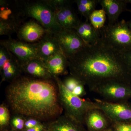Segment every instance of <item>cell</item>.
I'll return each instance as SVG.
<instances>
[{
    "label": "cell",
    "mask_w": 131,
    "mask_h": 131,
    "mask_svg": "<svg viewBox=\"0 0 131 131\" xmlns=\"http://www.w3.org/2000/svg\"><path fill=\"white\" fill-rule=\"evenodd\" d=\"M127 26H128L129 29L131 31V19L129 21H127Z\"/></svg>",
    "instance_id": "cell-32"
},
{
    "label": "cell",
    "mask_w": 131,
    "mask_h": 131,
    "mask_svg": "<svg viewBox=\"0 0 131 131\" xmlns=\"http://www.w3.org/2000/svg\"><path fill=\"white\" fill-rule=\"evenodd\" d=\"M42 123L41 121L36 118L32 117H26L24 130L35 127Z\"/></svg>",
    "instance_id": "cell-28"
},
{
    "label": "cell",
    "mask_w": 131,
    "mask_h": 131,
    "mask_svg": "<svg viewBox=\"0 0 131 131\" xmlns=\"http://www.w3.org/2000/svg\"><path fill=\"white\" fill-rule=\"evenodd\" d=\"M47 127V125L44 123H42L35 127L24 130V131H46Z\"/></svg>",
    "instance_id": "cell-31"
},
{
    "label": "cell",
    "mask_w": 131,
    "mask_h": 131,
    "mask_svg": "<svg viewBox=\"0 0 131 131\" xmlns=\"http://www.w3.org/2000/svg\"><path fill=\"white\" fill-rule=\"evenodd\" d=\"M12 53L6 47H0V70L2 69L5 63L10 59Z\"/></svg>",
    "instance_id": "cell-27"
},
{
    "label": "cell",
    "mask_w": 131,
    "mask_h": 131,
    "mask_svg": "<svg viewBox=\"0 0 131 131\" xmlns=\"http://www.w3.org/2000/svg\"><path fill=\"white\" fill-rule=\"evenodd\" d=\"M53 77L67 75L69 61L62 52H59L45 62Z\"/></svg>",
    "instance_id": "cell-18"
},
{
    "label": "cell",
    "mask_w": 131,
    "mask_h": 131,
    "mask_svg": "<svg viewBox=\"0 0 131 131\" xmlns=\"http://www.w3.org/2000/svg\"><path fill=\"white\" fill-rule=\"evenodd\" d=\"M16 1H0V35L17 32L25 19Z\"/></svg>",
    "instance_id": "cell-6"
},
{
    "label": "cell",
    "mask_w": 131,
    "mask_h": 131,
    "mask_svg": "<svg viewBox=\"0 0 131 131\" xmlns=\"http://www.w3.org/2000/svg\"><path fill=\"white\" fill-rule=\"evenodd\" d=\"M55 34L61 50L68 59L86 46L74 29H63Z\"/></svg>",
    "instance_id": "cell-10"
},
{
    "label": "cell",
    "mask_w": 131,
    "mask_h": 131,
    "mask_svg": "<svg viewBox=\"0 0 131 131\" xmlns=\"http://www.w3.org/2000/svg\"><path fill=\"white\" fill-rule=\"evenodd\" d=\"M15 1L24 18L35 19L48 31L56 33L62 30L57 23L55 11L46 0Z\"/></svg>",
    "instance_id": "cell-3"
},
{
    "label": "cell",
    "mask_w": 131,
    "mask_h": 131,
    "mask_svg": "<svg viewBox=\"0 0 131 131\" xmlns=\"http://www.w3.org/2000/svg\"><path fill=\"white\" fill-rule=\"evenodd\" d=\"M22 68L23 72L30 77L45 80L54 79L46 64L40 59L31 60L22 66Z\"/></svg>",
    "instance_id": "cell-16"
},
{
    "label": "cell",
    "mask_w": 131,
    "mask_h": 131,
    "mask_svg": "<svg viewBox=\"0 0 131 131\" xmlns=\"http://www.w3.org/2000/svg\"><path fill=\"white\" fill-rule=\"evenodd\" d=\"M98 2L107 15L109 25L118 22L120 15L127 9L125 0H98Z\"/></svg>",
    "instance_id": "cell-15"
},
{
    "label": "cell",
    "mask_w": 131,
    "mask_h": 131,
    "mask_svg": "<svg viewBox=\"0 0 131 131\" xmlns=\"http://www.w3.org/2000/svg\"><path fill=\"white\" fill-rule=\"evenodd\" d=\"M10 112L7 106L2 103L0 106V130L8 131L10 126Z\"/></svg>",
    "instance_id": "cell-23"
},
{
    "label": "cell",
    "mask_w": 131,
    "mask_h": 131,
    "mask_svg": "<svg viewBox=\"0 0 131 131\" xmlns=\"http://www.w3.org/2000/svg\"><path fill=\"white\" fill-rule=\"evenodd\" d=\"M84 124L89 131H102L112 125L105 114L99 108L91 109L87 113Z\"/></svg>",
    "instance_id": "cell-14"
},
{
    "label": "cell",
    "mask_w": 131,
    "mask_h": 131,
    "mask_svg": "<svg viewBox=\"0 0 131 131\" xmlns=\"http://www.w3.org/2000/svg\"><path fill=\"white\" fill-rule=\"evenodd\" d=\"M54 80L57 85L59 101L65 114L83 125L84 124L87 113L91 109L99 108L96 103L72 93L66 88L59 77H55Z\"/></svg>",
    "instance_id": "cell-4"
},
{
    "label": "cell",
    "mask_w": 131,
    "mask_h": 131,
    "mask_svg": "<svg viewBox=\"0 0 131 131\" xmlns=\"http://www.w3.org/2000/svg\"><path fill=\"white\" fill-rule=\"evenodd\" d=\"M75 30L86 46L95 44L101 39L100 30L94 28L89 20L81 21Z\"/></svg>",
    "instance_id": "cell-20"
},
{
    "label": "cell",
    "mask_w": 131,
    "mask_h": 131,
    "mask_svg": "<svg viewBox=\"0 0 131 131\" xmlns=\"http://www.w3.org/2000/svg\"><path fill=\"white\" fill-rule=\"evenodd\" d=\"M113 131H131V123L121 122L112 124Z\"/></svg>",
    "instance_id": "cell-29"
},
{
    "label": "cell",
    "mask_w": 131,
    "mask_h": 131,
    "mask_svg": "<svg viewBox=\"0 0 131 131\" xmlns=\"http://www.w3.org/2000/svg\"><path fill=\"white\" fill-rule=\"evenodd\" d=\"M102 131H113V128L109 127V128H107V129H105V130H103Z\"/></svg>",
    "instance_id": "cell-33"
},
{
    "label": "cell",
    "mask_w": 131,
    "mask_h": 131,
    "mask_svg": "<svg viewBox=\"0 0 131 131\" xmlns=\"http://www.w3.org/2000/svg\"><path fill=\"white\" fill-rule=\"evenodd\" d=\"M125 2L127 3H129V4H131V0H125Z\"/></svg>",
    "instance_id": "cell-34"
},
{
    "label": "cell",
    "mask_w": 131,
    "mask_h": 131,
    "mask_svg": "<svg viewBox=\"0 0 131 131\" xmlns=\"http://www.w3.org/2000/svg\"><path fill=\"white\" fill-rule=\"evenodd\" d=\"M55 14L57 23L63 29L75 30L82 21L72 5L56 10Z\"/></svg>",
    "instance_id": "cell-13"
},
{
    "label": "cell",
    "mask_w": 131,
    "mask_h": 131,
    "mask_svg": "<svg viewBox=\"0 0 131 131\" xmlns=\"http://www.w3.org/2000/svg\"><path fill=\"white\" fill-rule=\"evenodd\" d=\"M6 94L14 112L25 117L45 121L58 118L63 110L54 79L21 75L10 83Z\"/></svg>",
    "instance_id": "cell-2"
},
{
    "label": "cell",
    "mask_w": 131,
    "mask_h": 131,
    "mask_svg": "<svg viewBox=\"0 0 131 131\" xmlns=\"http://www.w3.org/2000/svg\"><path fill=\"white\" fill-rule=\"evenodd\" d=\"M122 55L127 67L131 72V49L122 53Z\"/></svg>",
    "instance_id": "cell-30"
},
{
    "label": "cell",
    "mask_w": 131,
    "mask_h": 131,
    "mask_svg": "<svg viewBox=\"0 0 131 131\" xmlns=\"http://www.w3.org/2000/svg\"><path fill=\"white\" fill-rule=\"evenodd\" d=\"M126 11H127V12H130V13H131V9H127Z\"/></svg>",
    "instance_id": "cell-35"
},
{
    "label": "cell",
    "mask_w": 131,
    "mask_h": 131,
    "mask_svg": "<svg viewBox=\"0 0 131 131\" xmlns=\"http://www.w3.org/2000/svg\"><path fill=\"white\" fill-rule=\"evenodd\" d=\"M99 109L105 114L112 124L131 123V103L128 101L113 102L105 100L94 99Z\"/></svg>",
    "instance_id": "cell-9"
},
{
    "label": "cell",
    "mask_w": 131,
    "mask_h": 131,
    "mask_svg": "<svg viewBox=\"0 0 131 131\" xmlns=\"http://www.w3.org/2000/svg\"><path fill=\"white\" fill-rule=\"evenodd\" d=\"M1 46L6 47L17 59L21 66L33 59L40 58L38 55V42L28 43L9 37L1 40Z\"/></svg>",
    "instance_id": "cell-8"
},
{
    "label": "cell",
    "mask_w": 131,
    "mask_h": 131,
    "mask_svg": "<svg viewBox=\"0 0 131 131\" xmlns=\"http://www.w3.org/2000/svg\"><path fill=\"white\" fill-rule=\"evenodd\" d=\"M71 75L84 83L90 90L110 81L131 84V72L122 53L101 40L86 46L68 59Z\"/></svg>",
    "instance_id": "cell-1"
},
{
    "label": "cell",
    "mask_w": 131,
    "mask_h": 131,
    "mask_svg": "<svg viewBox=\"0 0 131 131\" xmlns=\"http://www.w3.org/2000/svg\"><path fill=\"white\" fill-rule=\"evenodd\" d=\"M23 72L21 64L16 58L12 54L11 58L0 70L2 77L1 83L6 81L12 82L22 75L21 74Z\"/></svg>",
    "instance_id": "cell-19"
},
{
    "label": "cell",
    "mask_w": 131,
    "mask_h": 131,
    "mask_svg": "<svg viewBox=\"0 0 131 131\" xmlns=\"http://www.w3.org/2000/svg\"><path fill=\"white\" fill-rule=\"evenodd\" d=\"M93 91L108 101H128L131 98V84L118 81H110L98 86Z\"/></svg>",
    "instance_id": "cell-7"
},
{
    "label": "cell",
    "mask_w": 131,
    "mask_h": 131,
    "mask_svg": "<svg viewBox=\"0 0 131 131\" xmlns=\"http://www.w3.org/2000/svg\"><path fill=\"white\" fill-rule=\"evenodd\" d=\"M63 82L66 88L72 93L80 84L83 83L72 75L66 77Z\"/></svg>",
    "instance_id": "cell-25"
},
{
    "label": "cell",
    "mask_w": 131,
    "mask_h": 131,
    "mask_svg": "<svg viewBox=\"0 0 131 131\" xmlns=\"http://www.w3.org/2000/svg\"><path fill=\"white\" fill-rule=\"evenodd\" d=\"M26 117L21 114H15L10 120L11 129L16 131H24Z\"/></svg>",
    "instance_id": "cell-24"
},
{
    "label": "cell",
    "mask_w": 131,
    "mask_h": 131,
    "mask_svg": "<svg viewBox=\"0 0 131 131\" xmlns=\"http://www.w3.org/2000/svg\"><path fill=\"white\" fill-rule=\"evenodd\" d=\"M74 2L76 3L79 13L88 20L99 4L98 0H75Z\"/></svg>",
    "instance_id": "cell-21"
},
{
    "label": "cell",
    "mask_w": 131,
    "mask_h": 131,
    "mask_svg": "<svg viewBox=\"0 0 131 131\" xmlns=\"http://www.w3.org/2000/svg\"><path fill=\"white\" fill-rule=\"evenodd\" d=\"M62 51L55 33L47 31L38 42V52L40 59L45 62L48 59Z\"/></svg>",
    "instance_id": "cell-12"
},
{
    "label": "cell",
    "mask_w": 131,
    "mask_h": 131,
    "mask_svg": "<svg viewBox=\"0 0 131 131\" xmlns=\"http://www.w3.org/2000/svg\"><path fill=\"white\" fill-rule=\"evenodd\" d=\"M57 118L47 125L46 131H86L83 124L66 114Z\"/></svg>",
    "instance_id": "cell-17"
},
{
    "label": "cell",
    "mask_w": 131,
    "mask_h": 131,
    "mask_svg": "<svg viewBox=\"0 0 131 131\" xmlns=\"http://www.w3.org/2000/svg\"><path fill=\"white\" fill-rule=\"evenodd\" d=\"M100 32L102 41L115 50L122 54L131 49V31L125 20L105 25Z\"/></svg>",
    "instance_id": "cell-5"
},
{
    "label": "cell",
    "mask_w": 131,
    "mask_h": 131,
    "mask_svg": "<svg viewBox=\"0 0 131 131\" xmlns=\"http://www.w3.org/2000/svg\"><path fill=\"white\" fill-rule=\"evenodd\" d=\"M8 131H16L15 130H14V129H11V130H9Z\"/></svg>",
    "instance_id": "cell-36"
},
{
    "label": "cell",
    "mask_w": 131,
    "mask_h": 131,
    "mask_svg": "<svg viewBox=\"0 0 131 131\" xmlns=\"http://www.w3.org/2000/svg\"><path fill=\"white\" fill-rule=\"evenodd\" d=\"M46 1L55 11L66 6L72 5L74 2V1L70 0H46Z\"/></svg>",
    "instance_id": "cell-26"
},
{
    "label": "cell",
    "mask_w": 131,
    "mask_h": 131,
    "mask_svg": "<svg viewBox=\"0 0 131 131\" xmlns=\"http://www.w3.org/2000/svg\"><path fill=\"white\" fill-rule=\"evenodd\" d=\"M106 15L103 9H95L90 15L89 20L94 28L100 30L105 26Z\"/></svg>",
    "instance_id": "cell-22"
},
{
    "label": "cell",
    "mask_w": 131,
    "mask_h": 131,
    "mask_svg": "<svg viewBox=\"0 0 131 131\" xmlns=\"http://www.w3.org/2000/svg\"><path fill=\"white\" fill-rule=\"evenodd\" d=\"M47 31L38 22L30 20L22 24L16 33L19 40L32 43L38 42Z\"/></svg>",
    "instance_id": "cell-11"
}]
</instances>
